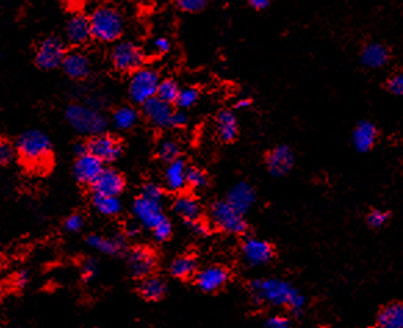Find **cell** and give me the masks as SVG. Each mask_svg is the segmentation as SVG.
Masks as SVG:
<instances>
[{"instance_id": "f35d334b", "label": "cell", "mask_w": 403, "mask_h": 328, "mask_svg": "<svg viewBox=\"0 0 403 328\" xmlns=\"http://www.w3.org/2000/svg\"><path fill=\"white\" fill-rule=\"evenodd\" d=\"M176 6L186 13H198L205 9L208 0H175Z\"/></svg>"}, {"instance_id": "8992f818", "label": "cell", "mask_w": 403, "mask_h": 328, "mask_svg": "<svg viewBox=\"0 0 403 328\" xmlns=\"http://www.w3.org/2000/svg\"><path fill=\"white\" fill-rule=\"evenodd\" d=\"M211 220L222 231L240 235L249 229L244 215L233 208L227 201H218L211 207Z\"/></svg>"}, {"instance_id": "5b68a950", "label": "cell", "mask_w": 403, "mask_h": 328, "mask_svg": "<svg viewBox=\"0 0 403 328\" xmlns=\"http://www.w3.org/2000/svg\"><path fill=\"white\" fill-rule=\"evenodd\" d=\"M159 73L152 68H140L130 73L128 84V95L135 104H146L148 100L157 97L161 84Z\"/></svg>"}, {"instance_id": "f6af8a7d", "label": "cell", "mask_w": 403, "mask_h": 328, "mask_svg": "<svg viewBox=\"0 0 403 328\" xmlns=\"http://www.w3.org/2000/svg\"><path fill=\"white\" fill-rule=\"evenodd\" d=\"M84 226V218L80 216L79 213H73L71 216H68L64 222V227L67 231L69 233H76Z\"/></svg>"}, {"instance_id": "ffe728a7", "label": "cell", "mask_w": 403, "mask_h": 328, "mask_svg": "<svg viewBox=\"0 0 403 328\" xmlns=\"http://www.w3.org/2000/svg\"><path fill=\"white\" fill-rule=\"evenodd\" d=\"M378 129L373 122L360 121L352 132V144L358 152H369L378 140Z\"/></svg>"}, {"instance_id": "74e56055", "label": "cell", "mask_w": 403, "mask_h": 328, "mask_svg": "<svg viewBox=\"0 0 403 328\" xmlns=\"http://www.w3.org/2000/svg\"><path fill=\"white\" fill-rule=\"evenodd\" d=\"M16 154H19L17 147L13 145L9 140L0 141V163L2 165H9L16 158Z\"/></svg>"}, {"instance_id": "1f68e13d", "label": "cell", "mask_w": 403, "mask_h": 328, "mask_svg": "<svg viewBox=\"0 0 403 328\" xmlns=\"http://www.w3.org/2000/svg\"><path fill=\"white\" fill-rule=\"evenodd\" d=\"M181 88L176 84V80L174 79H163L159 84L158 92H157V97L159 100H163L164 103L172 106L178 103L179 95H181Z\"/></svg>"}, {"instance_id": "f907efd6", "label": "cell", "mask_w": 403, "mask_h": 328, "mask_svg": "<svg viewBox=\"0 0 403 328\" xmlns=\"http://www.w3.org/2000/svg\"><path fill=\"white\" fill-rule=\"evenodd\" d=\"M247 2L253 9L261 12V10H265V9H268L270 6L272 0H247Z\"/></svg>"}, {"instance_id": "60d3db41", "label": "cell", "mask_w": 403, "mask_h": 328, "mask_svg": "<svg viewBox=\"0 0 403 328\" xmlns=\"http://www.w3.org/2000/svg\"><path fill=\"white\" fill-rule=\"evenodd\" d=\"M141 196L148 198V200H152V201L163 202L164 190H163V187L158 186L157 183H147V185H144V187L141 190Z\"/></svg>"}, {"instance_id": "4fadbf2b", "label": "cell", "mask_w": 403, "mask_h": 328, "mask_svg": "<svg viewBox=\"0 0 403 328\" xmlns=\"http://www.w3.org/2000/svg\"><path fill=\"white\" fill-rule=\"evenodd\" d=\"M88 147H89L91 154H93L100 161L107 162V163L117 161L122 155V151H124L121 141L110 134H106V133L93 136L88 141Z\"/></svg>"}, {"instance_id": "db71d44e", "label": "cell", "mask_w": 403, "mask_h": 328, "mask_svg": "<svg viewBox=\"0 0 403 328\" xmlns=\"http://www.w3.org/2000/svg\"><path fill=\"white\" fill-rule=\"evenodd\" d=\"M137 233H139V227H137V226H135V224L128 226V229H126V235L133 237V235H136Z\"/></svg>"}, {"instance_id": "d590c367", "label": "cell", "mask_w": 403, "mask_h": 328, "mask_svg": "<svg viewBox=\"0 0 403 328\" xmlns=\"http://www.w3.org/2000/svg\"><path fill=\"white\" fill-rule=\"evenodd\" d=\"M187 186L200 190V189H205L208 186V176L205 175L204 171L198 169V168H189L187 171Z\"/></svg>"}, {"instance_id": "7a4b0ae2", "label": "cell", "mask_w": 403, "mask_h": 328, "mask_svg": "<svg viewBox=\"0 0 403 328\" xmlns=\"http://www.w3.org/2000/svg\"><path fill=\"white\" fill-rule=\"evenodd\" d=\"M299 291L290 283L279 279H257L250 283V295L254 305L287 306Z\"/></svg>"}, {"instance_id": "9c48e42d", "label": "cell", "mask_w": 403, "mask_h": 328, "mask_svg": "<svg viewBox=\"0 0 403 328\" xmlns=\"http://www.w3.org/2000/svg\"><path fill=\"white\" fill-rule=\"evenodd\" d=\"M241 254L249 266L258 268L268 265L275 258V248L265 239L250 237L241 245Z\"/></svg>"}, {"instance_id": "cb8c5ba5", "label": "cell", "mask_w": 403, "mask_h": 328, "mask_svg": "<svg viewBox=\"0 0 403 328\" xmlns=\"http://www.w3.org/2000/svg\"><path fill=\"white\" fill-rule=\"evenodd\" d=\"M187 165L183 159H176L165 169V186L170 191L179 193L187 186Z\"/></svg>"}, {"instance_id": "7bdbcfd3", "label": "cell", "mask_w": 403, "mask_h": 328, "mask_svg": "<svg viewBox=\"0 0 403 328\" xmlns=\"http://www.w3.org/2000/svg\"><path fill=\"white\" fill-rule=\"evenodd\" d=\"M171 40L168 38H164V36H159V38H155L151 43H150V50L157 54V56H163L165 53H168L171 50Z\"/></svg>"}, {"instance_id": "c3c4849f", "label": "cell", "mask_w": 403, "mask_h": 328, "mask_svg": "<svg viewBox=\"0 0 403 328\" xmlns=\"http://www.w3.org/2000/svg\"><path fill=\"white\" fill-rule=\"evenodd\" d=\"M187 124V117L182 111H174L171 118V128H185Z\"/></svg>"}, {"instance_id": "8fae6325", "label": "cell", "mask_w": 403, "mask_h": 328, "mask_svg": "<svg viewBox=\"0 0 403 328\" xmlns=\"http://www.w3.org/2000/svg\"><path fill=\"white\" fill-rule=\"evenodd\" d=\"M103 171H104V162L91 152L82 156H76V161L72 168L76 182L82 185H91V186L97 180V178L102 175Z\"/></svg>"}, {"instance_id": "f5cc1de1", "label": "cell", "mask_w": 403, "mask_h": 328, "mask_svg": "<svg viewBox=\"0 0 403 328\" xmlns=\"http://www.w3.org/2000/svg\"><path fill=\"white\" fill-rule=\"evenodd\" d=\"M251 106H253V100L251 99H240L235 103V108L237 110H246V108H250Z\"/></svg>"}, {"instance_id": "4316f807", "label": "cell", "mask_w": 403, "mask_h": 328, "mask_svg": "<svg viewBox=\"0 0 403 328\" xmlns=\"http://www.w3.org/2000/svg\"><path fill=\"white\" fill-rule=\"evenodd\" d=\"M174 211L178 216H181L185 223L197 222L201 218V205L193 196L181 194L176 197L174 202Z\"/></svg>"}, {"instance_id": "9a60e30c", "label": "cell", "mask_w": 403, "mask_h": 328, "mask_svg": "<svg viewBox=\"0 0 403 328\" xmlns=\"http://www.w3.org/2000/svg\"><path fill=\"white\" fill-rule=\"evenodd\" d=\"M124 189H125L124 176L113 168H104L102 175L92 185L93 194H102V196L119 197Z\"/></svg>"}, {"instance_id": "ee69618b", "label": "cell", "mask_w": 403, "mask_h": 328, "mask_svg": "<svg viewBox=\"0 0 403 328\" xmlns=\"http://www.w3.org/2000/svg\"><path fill=\"white\" fill-rule=\"evenodd\" d=\"M305 305H306V299H305V296H303L301 292H298V294L292 298V301L290 302V305H288V310H290L295 317H301V316L303 314V312H305Z\"/></svg>"}, {"instance_id": "f546056e", "label": "cell", "mask_w": 403, "mask_h": 328, "mask_svg": "<svg viewBox=\"0 0 403 328\" xmlns=\"http://www.w3.org/2000/svg\"><path fill=\"white\" fill-rule=\"evenodd\" d=\"M139 119V113L130 106H122L113 113V124L119 130L132 129Z\"/></svg>"}, {"instance_id": "7dc6e473", "label": "cell", "mask_w": 403, "mask_h": 328, "mask_svg": "<svg viewBox=\"0 0 403 328\" xmlns=\"http://www.w3.org/2000/svg\"><path fill=\"white\" fill-rule=\"evenodd\" d=\"M186 224L190 227V230H192L194 234H197V235H200V237H204V235H208V234H209V227H208V224L204 223V222H201V220L192 222V223H186Z\"/></svg>"}, {"instance_id": "8d00e7d4", "label": "cell", "mask_w": 403, "mask_h": 328, "mask_svg": "<svg viewBox=\"0 0 403 328\" xmlns=\"http://www.w3.org/2000/svg\"><path fill=\"white\" fill-rule=\"evenodd\" d=\"M198 97H200L198 89H196V88H185V89L181 91V95H179L176 106L179 108H183V110L190 108L198 102Z\"/></svg>"}, {"instance_id": "3957f363", "label": "cell", "mask_w": 403, "mask_h": 328, "mask_svg": "<svg viewBox=\"0 0 403 328\" xmlns=\"http://www.w3.org/2000/svg\"><path fill=\"white\" fill-rule=\"evenodd\" d=\"M91 19L92 38L102 43H111L121 38L125 30L122 14L110 6L97 8Z\"/></svg>"}, {"instance_id": "4dcf8cb0", "label": "cell", "mask_w": 403, "mask_h": 328, "mask_svg": "<svg viewBox=\"0 0 403 328\" xmlns=\"http://www.w3.org/2000/svg\"><path fill=\"white\" fill-rule=\"evenodd\" d=\"M197 269V261L193 257H179L176 258L171 266H170V272L174 277L176 279H189L196 273Z\"/></svg>"}, {"instance_id": "2e32d148", "label": "cell", "mask_w": 403, "mask_h": 328, "mask_svg": "<svg viewBox=\"0 0 403 328\" xmlns=\"http://www.w3.org/2000/svg\"><path fill=\"white\" fill-rule=\"evenodd\" d=\"M65 38L72 46H82L92 38L91 19L84 14L72 16L65 25Z\"/></svg>"}, {"instance_id": "d6a6232c", "label": "cell", "mask_w": 403, "mask_h": 328, "mask_svg": "<svg viewBox=\"0 0 403 328\" xmlns=\"http://www.w3.org/2000/svg\"><path fill=\"white\" fill-rule=\"evenodd\" d=\"M181 147L179 143L172 139H163L157 145V156L167 163L179 159Z\"/></svg>"}, {"instance_id": "d6986e66", "label": "cell", "mask_w": 403, "mask_h": 328, "mask_svg": "<svg viewBox=\"0 0 403 328\" xmlns=\"http://www.w3.org/2000/svg\"><path fill=\"white\" fill-rule=\"evenodd\" d=\"M229 280V272L223 266H209L197 274V287L207 294L219 291Z\"/></svg>"}, {"instance_id": "83f0119b", "label": "cell", "mask_w": 403, "mask_h": 328, "mask_svg": "<svg viewBox=\"0 0 403 328\" xmlns=\"http://www.w3.org/2000/svg\"><path fill=\"white\" fill-rule=\"evenodd\" d=\"M167 291H168L167 283L163 279L155 277V276H148L143 279V281L139 285L140 295L146 301H151V302L163 299L167 295Z\"/></svg>"}, {"instance_id": "ac0fdd59", "label": "cell", "mask_w": 403, "mask_h": 328, "mask_svg": "<svg viewBox=\"0 0 403 328\" xmlns=\"http://www.w3.org/2000/svg\"><path fill=\"white\" fill-rule=\"evenodd\" d=\"M255 200H257V193L254 187L246 182H240L235 186H233L229 190L227 198H226V201L233 208H235L243 215H246L253 208V205L255 204Z\"/></svg>"}, {"instance_id": "ab89813d", "label": "cell", "mask_w": 403, "mask_h": 328, "mask_svg": "<svg viewBox=\"0 0 403 328\" xmlns=\"http://www.w3.org/2000/svg\"><path fill=\"white\" fill-rule=\"evenodd\" d=\"M152 234H154L155 239L159 241V242L167 241V239L171 237V234H172V224H171V222H170L167 218L163 219V220H161V222L152 229Z\"/></svg>"}, {"instance_id": "b9f144b4", "label": "cell", "mask_w": 403, "mask_h": 328, "mask_svg": "<svg viewBox=\"0 0 403 328\" xmlns=\"http://www.w3.org/2000/svg\"><path fill=\"white\" fill-rule=\"evenodd\" d=\"M80 273H82L84 281H87V283L92 281L97 276V273H99V263H97V261L93 259V258L87 259L84 262V265H82V270H80Z\"/></svg>"}, {"instance_id": "6da1fadb", "label": "cell", "mask_w": 403, "mask_h": 328, "mask_svg": "<svg viewBox=\"0 0 403 328\" xmlns=\"http://www.w3.org/2000/svg\"><path fill=\"white\" fill-rule=\"evenodd\" d=\"M16 147L19 156L30 169L42 172L51 165L53 145L45 132L38 129L23 132L17 139Z\"/></svg>"}, {"instance_id": "603a6c76", "label": "cell", "mask_w": 403, "mask_h": 328, "mask_svg": "<svg viewBox=\"0 0 403 328\" xmlns=\"http://www.w3.org/2000/svg\"><path fill=\"white\" fill-rule=\"evenodd\" d=\"M87 242L93 250H97L99 253L111 257L119 255L126 250V238L122 234H117L111 238H106L99 234H92L88 237Z\"/></svg>"}, {"instance_id": "52a82bcc", "label": "cell", "mask_w": 403, "mask_h": 328, "mask_svg": "<svg viewBox=\"0 0 403 328\" xmlns=\"http://www.w3.org/2000/svg\"><path fill=\"white\" fill-rule=\"evenodd\" d=\"M110 58L118 72L133 73L143 68L146 54L133 42H118L113 47Z\"/></svg>"}, {"instance_id": "5bb4252c", "label": "cell", "mask_w": 403, "mask_h": 328, "mask_svg": "<svg viewBox=\"0 0 403 328\" xmlns=\"http://www.w3.org/2000/svg\"><path fill=\"white\" fill-rule=\"evenodd\" d=\"M129 272L135 279H146L148 277L157 266L155 254L144 247L135 248L129 254Z\"/></svg>"}, {"instance_id": "681fc988", "label": "cell", "mask_w": 403, "mask_h": 328, "mask_svg": "<svg viewBox=\"0 0 403 328\" xmlns=\"http://www.w3.org/2000/svg\"><path fill=\"white\" fill-rule=\"evenodd\" d=\"M30 283V273L27 270H20L14 277V285L17 288H25Z\"/></svg>"}, {"instance_id": "836d02e7", "label": "cell", "mask_w": 403, "mask_h": 328, "mask_svg": "<svg viewBox=\"0 0 403 328\" xmlns=\"http://www.w3.org/2000/svg\"><path fill=\"white\" fill-rule=\"evenodd\" d=\"M391 219V213L382 209H371L366 216V223L370 229H381Z\"/></svg>"}, {"instance_id": "bcb514c9", "label": "cell", "mask_w": 403, "mask_h": 328, "mask_svg": "<svg viewBox=\"0 0 403 328\" xmlns=\"http://www.w3.org/2000/svg\"><path fill=\"white\" fill-rule=\"evenodd\" d=\"M266 328H291V321L288 317L276 314V316H270L266 323H265Z\"/></svg>"}, {"instance_id": "7c38bea8", "label": "cell", "mask_w": 403, "mask_h": 328, "mask_svg": "<svg viewBox=\"0 0 403 328\" xmlns=\"http://www.w3.org/2000/svg\"><path fill=\"white\" fill-rule=\"evenodd\" d=\"M133 215L136 219L147 229H154L161 220L165 219L167 216L164 215L163 209V202L159 201H152L148 200L143 196L137 197L133 202Z\"/></svg>"}, {"instance_id": "816d5d0a", "label": "cell", "mask_w": 403, "mask_h": 328, "mask_svg": "<svg viewBox=\"0 0 403 328\" xmlns=\"http://www.w3.org/2000/svg\"><path fill=\"white\" fill-rule=\"evenodd\" d=\"M73 152L76 156H82L85 154L89 152V147H88V143H84V141H78L75 145H73Z\"/></svg>"}, {"instance_id": "7402d4cb", "label": "cell", "mask_w": 403, "mask_h": 328, "mask_svg": "<svg viewBox=\"0 0 403 328\" xmlns=\"http://www.w3.org/2000/svg\"><path fill=\"white\" fill-rule=\"evenodd\" d=\"M61 67L67 76L76 80L88 78L92 69L88 56L82 51H69Z\"/></svg>"}, {"instance_id": "44dd1931", "label": "cell", "mask_w": 403, "mask_h": 328, "mask_svg": "<svg viewBox=\"0 0 403 328\" xmlns=\"http://www.w3.org/2000/svg\"><path fill=\"white\" fill-rule=\"evenodd\" d=\"M391 60L389 49L380 42H369L360 50V62L366 68L377 69L387 65Z\"/></svg>"}, {"instance_id": "484cf974", "label": "cell", "mask_w": 403, "mask_h": 328, "mask_svg": "<svg viewBox=\"0 0 403 328\" xmlns=\"http://www.w3.org/2000/svg\"><path fill=\"white\" fill-rule=\"evenodd\" d=\"M376 328H403V302H391L377 314Z\"/></svg>"}, {"instance_id": "d4e9b609", "label": "cell", "mask_w": 403, "mask_h": 328, "mask_svg": "<svg viewBox=\"0 0 403 328\" xmlns=\"http://www.w3.org/2000/svg\"><path fill=\"white\" fill-rule=\"evenodd\" d=\"M215 128L218 137L223 143H231L238 136V122L237 117L230 110L220 111L215 118Z\"/></svg>"}, {"instance_id": "ba28073f", "label": "cell", "mask_w": 403, "mask_h": 328, "mask_svg": "<svg viewBox=\"0 0 403 328\" xmlns=\"http://www.w3.org/2000/svg\"><path fill=\"white\" fill-rule=\"evenodd\" d=\"M67 54L65 43L57 36H49L36 47L35 62L41 69L50 71L61 67Z\"/></svg>"}, {"instance_id": "f1b7e54d", "label": "cell", "mask_w": 403, "mask_h": 328, "mask_svg": "<svg viewBox=\"0 0 403 328\" xmlns=\"http://www.w3.org/2000/svg\"><path fill=\"white\" fill-rule=\"evenodd\" d=\"M92 204L95 209L104 216H117L122 211V204L119 197L93 194Z\"/></svg>"}, {"instance_id": "e575fe53", "label": "cell", "mask_w": 403, "mask_h": 328, "mask_svg": "<svg viewBox=\"0 0 403 328\" xmlns=\"http://www.w3.org/2000/svg\"><path fill=\"white\" fill-rule=\"evenodd\" d=\"M385 89L393 96L403 97V71H398L387 79Z\"/></svg>"}, {"instance_id": "30bf717a", "label": "cell", "mask_w": 403, "mask_h": 328, "mask_svg": "<svg viewBox=\"0 0 403 328\" xmlns=\"http://www.w3.org/2000/svg\"><path fill=\"white\" fill-rule=\"evenodd\" d=\"M294 163L295 155L292 150L286 144L276 145L265 156L266 169L275 178H283L288 175L294 168Z\"/></svg>"}, {"instance_id": "277c9868", "label": "cell", "mask_w": 403, "mask_h": 328, "mask_svg": "<svg viewBox=\"0 0 403 328\" xmlns=\"http://www.w3.org/2000/svg\"><path fill=\"white\" fill-rule=\"evenodd\" d=\"M65 119L76 132L89 136H97L106 132V117L93 107L84 104H69L65 110Z\"/></svg>"}, {"instance_id": "e0dca14e", "label": "cell", "mask_w": 403, "mask_h": 328, "mask_svg": "<svg viewBox=\"0 0 403 328\" xmlns=\"http://www.w3.org/2000/svg\"><path fill=\"white\" fill-rule=\"evenodd\" d=\"M143 107V114L148 119V122L157 128H171V118L174 115L172 106L154 97L148 100Z\"/></svg>"}]
</instances>
